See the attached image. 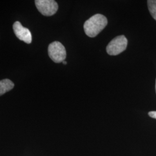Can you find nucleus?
I'll use <instances>...</instances> for the list:
<instances>
[{"instance_id":"f257e3e1","label":"nucleus","mask_w":156,"mask_h":156,"mask_svg":"<svg viewBox=\"0 0 156 156\" xmlns=\"http://www.w3.org/2000/svg\"><path fill=\"white\" fill-rule=\"evenodd\" d=\"M107 24L106 17L101 14H96L85 22L84 30L88 37L94 38L105 28Z\"/></svg>"},{"instance_id":"f03ea898","label":"nucleus","mask_w":156,"mask_h":156,"mask_svg":"<svg viewBox=\"0 0 156 156\" xmlns=\"http://www.w3.org/2000/svg\"><path fill=\"white\" fill-rule=\"evenodd\" d=\"M128 41L124 35L117 36L112 39L106 46L107 53L111 56H116L126 49Z\"/></svg>"},{"instance_id":"7ed1b4c3","label":"nucleus","mask_w":156,"mask_h":156,"mask_svg":"<svg viewBox=\"0 0 156 156\" xmlns=\"http://www.w3.org/2000/svg\"><path fill=\"white\" fill-rule=\"evenodd\" d=\"M48 55L51 60L56 63L62 62L67 56L65 47L58 41H55L49 45Z\"/></svg>"},{"instance_id":"20e7f679","label":"nucleus","mask_w":156,"mask_h":156,"mask_svg":"<svg viewBox=\"0 0 156 156\" xmlns=\"http://www.w3.org/2000/svg\"><path fill=\"white\" fill-rule=\"evenodd\" d=\"M35 4L39 12L45 16H51L56 13L58 6L54 0H36Z\"/></svg>"},{"instance_id":"39448f33","label":"nucleus","mask_w":156,"mask_h":156,"mask_svg":"<svg viewBox=\"0 0 156 156\" xmlns=\"http://www.w3.org/2000/svg\"><path fill=\"white\" fill-rule=\"evenodd\" d=\"M14 33L17 38L27 44L32 42V34L28 28L23 27L20 22L17 21L13 25Z\"/></svg>"},{"instance_id":"423d86ee","label":"nucleus","mask_w":156,"mask_h":156,"mask_svg":"<svg viewBox=\"0 0 156 156\" xmlns=\"http://www.w3.org/2000/svg\"><path fill=\"white\" fill-rule=\"evenodd\" d=\"M14 86V83L8 79H5L0 80V96L11 91L13 89Z\"/></svg>"},{"instance_id":"0eeeda50","label":"nucleus","mask_w":156,"mask_h":156,"mask_svg":"<svg viewBox=\"0 0 156 156\" xmlns=\"http://www.w3.org/2000/svg\"><path fill=\"white\" fill-rule=\"evenodd\" d=\"M147 6L151 16L156 20V0H148Z\"/></svg>"},{"instance_id":"6e6552de","label":"nucleus","mask_w":156,"mask_h":156,"mask_svg":"<svg viewBox=\"0 0 156 156\" xmlns=\"http://www.w3.org/2000/svg\"><path fill=\"white\" fill-rule=\"evenodd\" d=\"M149 116L151 118L156 119V111H151L149 112L148 113Z\"/></svg>"},{"instance_id":"1a4fd4ad","label":"nucleus","mask_w":156,"mask_h":156,"mask_svg":"<svg viewBox=\"0 0 156 156\" xmlns=\"http://www.w3.org/2000/svg\"><path fill=\"white\" fill-rule=\"evenodd\" d=\"M62 64H64V65H66L67 64V62H66V61H64V62H62Z\"/></svg>"},{"instance_id":"9d476101","label":"nucleus","mask_w":156,"mask_h":156,"mask_svg":"<svg viewBox=\"0 0 156 156\" xmlns=\"http://www.w3.org/2000/svg\"></svg>"}]
</instances>
